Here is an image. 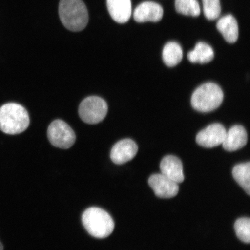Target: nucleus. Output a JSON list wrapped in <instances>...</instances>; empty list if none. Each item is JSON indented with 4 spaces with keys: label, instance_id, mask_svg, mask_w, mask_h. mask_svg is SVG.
I'll return each mask as SVG.
<instances>
[{
    "label": "nucleus",
    "instance_id": "3",
    "mask_svg": "<svg viewBox=\"0 0 250 250\" xmlns=\"http://www.w3.org/2000/svg\"><path fill=\"white\" fill-rule=\"evenodd\" d=\"M82 221L87 232L96 238H106L114 229V222L111 215L101 208L86 209L83 214Z\"/></svg>",
    "mask_w": 250,
    "mask_h": 250
},
{
    "label": "nucleus",
    "instance_id": "12",
    "mask_svg": "<svg viewBox=\"0 0 250 250\" xmlns=\"http://www.w3.org/2000/svg\"><path fill=\"white\" fill-rule=\"evenodd\" d=\"M248 140V133L245 128L241 125H234L227 132L223 143V148L227 151H235L244 147Z\"/></svg>",
    "mask_w": 250,
    "mask_h": 250
},
{
    "label": "nucleus",
    "instance_id": "20",
    "mask_svg": "<svg viewBox=\"0 0 250 250\" xmlns=\"http://www.w3.org/2000/svg\"><path fill=\"white\" fill-rule=\"evenodd\" d=\"M203 12L208 20H216L221 14L220 0H202Z\"/></svg>",
    "mask_w": 250,
    "mask_h": 250
},
{
    "label": "nucleus",
    "instance_id": "21",
    "mask_svg": "<svg viewBox=\"0 0 250 250\" xmlns=\"http://www.w3.org/2000/svg\"><path fill=\"white\" fill-rule=\"evenodd\" d=\"M4 250V247H3L2 243L1 242H0V250Z\"/></svg>",
    "mask_w": 250,
    "mask_h": 250
},
{
    "label": "nucleus",
    "instance_id": "2",
    "mask_svg": "<svg viewBox=\"0 0 250 250\" xmlns=\"http://www.w3.org/2000/svg\"><path fill=\"white\" fill-rule=\"evenodd\" d=\"M59 14L62 24L72 31L83 30L88 23V12L82 0H61Z\"/></svg>",
    "mask_w": 250,
    "mask_h": 250
},
{
    "label": "nucleus",
    "instance_id": "1",
    "mask_svg": "<svg viewBox=\"0 0 250 250\" xmlns=\"http://www.w3.org/2000/svg\"><path fill=\"white\" fill-rule=\"evenodd\" d=\"M30 124L29 114L22 105L9 103L0 107V130L8 134L24 132Z\"/></svg>",
    "mask_w": 250,
    "mask_h": 250
},
{
    "label": "nucleus",
    "instance_id": "13",
    "mask_svg": "<svg viewBox=\"0 0 250 250\" xmlns=\"http://www.w3.org/2000/svg\"><path fill=\"white\" fill-rule=\"evenodd\" d=\"M108 10L111 18L118 23L129 21L132 15L130 0H107Z\"/></svg>",
    "mask_w": 250,
    "mask_h": 250
},
{
    "label": "nucleus",
    "instance_id": "16",
    "mask_svg": "<svg viewBox=\"0 0 250 250\" xmlns=\"http://www.w3.org/2000/svg\"><path fill=\"white\" fill-rule=\"evenodd\" d=\"M183 49L176 42H169L164 46L162 58L166 65L174 67L179 64L183 59Z\"/></svg>",
    "mask_w": 250,
    "mask_h": 250
},
{
    "label": "nucleus",
    "instance_id": "10",
    "mask_svg": "<svg viewBox=\"0 0 250 250\" xmlns=\"http://www.w3.org/2000/svg\"><path fill=\"white\" fill-rule=\"evenodd\" d=\"M164 15V9L157 3L152 1L143 2L135 9L133 17L137 22L146 21L157 22L162 20Z\"/></svg>",
    "mask_w": 250,
    "mask_h": 250
},
{
    "label": "nucleus",
    "instance_id": "17",
    "mask_svg": "<svg viewBox=\"0 0 250 250\" xmlns=\"http://www.w3.org/2000/svg\"><path fill=\"white\" fill-rule=\"evenodd\" d=\"M233 177L249 195L250 194V163L240 164L233 168Z\"/></svg>",
    "mask_w": 250,
    "mask_h": 250
},
{
    "label": "nucleus",
    "instance_id": "18",
    "mask_svg": "<svg viewBox=\"0 0 250 250\" xmlns=\"http://www.w3.org/2000/svg\"><path fill=\"white\" fill-rule=\"evenodd\" d=\"M175 7L179 14L196 17L201 14L198 0H176Z\"/></svg>",
    "mask_w": 250,
    "mask_h": 250
},
{
    "label": "nucleus",
    "instance_id": "11",
    "mask_svg": "<svg viewBox=\"0 0 250 250\" xmlns=\"http://www.w3.org/2000/svg\"><path fill=\"white\" fill-rule=\"evenodd\" d=\"M160 168L161 174L177 184L183 182L184 176L182 162L173 155H167L162 159Z\"/></svg>",
    "mask_w": 250,
    "mask_h": 250
},
{
    "label": "nucleus",
    "instance_id": "9",
    "mask_svg": "<svg viewBox=\"0 0 250 250\" xmlns=\"http://www.w3.org/2000/svg\"><path fill=\"white\" fill-rule=\"evenodd\" d=\"M138 152V146L132 140H120L112 147L110 157L112 162L117 165H123L132 160Z\"/></svg>",
    "mask_w": 250,
    "mask_h": 250
},
{
    "label": "nucleus",
    "instance_id": "7",
    "mask_svg": "<svg viewBox=\"0 0 250 250\" xmlns=\"http://www.w3.org/2000/svg\"><path fill=\"white\" fill-rule=\"evenodd\" d=\"M227 130L223 125L213 124L203 129L196 137V143L205 148H213L223 144Z\"/></svg>",
    "mask_w": 250,
    "mask_h": 250
},
{
    "label": "nucleus",
    "instance_id": "6",
    "mask_svg": "<svg viewBox=\"0 0 250 250\" xmlns=\"http://www.w3.org/2000/svg\"><path fill=\"white\" fill-rule=\"evenodd\" d=\"M48 137L50 143L55 147L68 149L71 147L76 142V134L74 130L64 121L55 120L49 125Z\"/></svg>",
    "mask_w": 250,
    "mask_h": 250
},
{
    "label": "nucleus",
    "instance_id": "8",
    "mask_svg": "<svg viewBox=\"0 0 250 250\" xmlns=\"http://www.w3.org/2000/svg\"><path fill=\"white\" fill-rule=\"evenodd\" d=\"M148 183L156 196L161 198H171L179 190L178 184L162 174H155L149 177Z\"/></svg>",
    "mask_w": 250,
    "mask_h": 250
},
{
    "label": "nucleus",
    "instance_id": "15",
    "mask_svg": "<svg viewBox=\"0 0 250 250\" xmlns=\"http://www.w3.org/2000/svg\"><path fill=\"white\" fill-rule=\"evenodd\" d=\"M214 57L213 49L208 43L203 42L197 43L195 49L188 54V59L192 63H208Z\"/></svg>",
    "mask_w": 250,
    "mask_h": 250
},
{
    "label": "nucleus",
    "instance_id": "4",
    "mask_svg": "<svg viewBox=\"0 0 250 250\" xmlns=\"http://www.w3.org/2000/svg\"><path fill=\"white\" fill-rule=\"evenodd\" d=\"M224 99V93L217 84L208 83L198 87L192 94L191 104L196 111L208 112L218 108Z\"/></svg>",
    "mask_w": 250,
    "mask_h": 250
},
{
    "label": "nucleus",
    "instance_id": "14",
    "mask_svg": "<svg viewBox=\"0 0 250 250\" xmlns=\"http://www.w3.org/2000/svg\"><path fill=\"white\" fill-rule=\"evenodd\" d=\"M217 28L227 42L233 43L238 39V24L232 15H228L221 18L218 21Z\"/></svg>",
    "mask_w": 250,
    "mask_h": 250
},
{
    "label": "nucleus",
    "instance_id": "19",
    "mask_svg": "<svg viewBox=\"0 0 250 250\" xmlns=\"http://www.w3.org/2000/svg\"><path fill=\"white\" fill-rule=\"evenodd\" d=\"M234 230L238 238L246 243L250 242V220L249 218L238 219L234 224Z\"/></svg>",
    "mask_w": 250,
    "mask_h": 250
},
{
    "label": "nucleus",
    "instance_id": "5",
    "mask_svg": "<svg viewBox=\"0 0 250 250\" xmlns=\"http://www.w3.org/2000/svg\"><path fill=\"white\" fill-rule=\"evenodd\" d=\"M108 105L104 99L98 96H89L81 103L78 113L84 123L97 124L106 117Z\"/></svg>",
    "mask_w": 250,
    "mask_h": 250
}]
</instances>
